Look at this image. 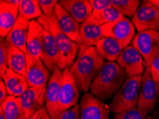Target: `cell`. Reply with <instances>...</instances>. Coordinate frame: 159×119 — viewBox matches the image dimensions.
I'll list each match as a JSON object with an SVG mask.
<instances>
[{"mask_svg": "<svg viewBox=\"0 0 159 119\" xmlns=\"http://www.w3.org/2000/svg\"><path fill=\"white\" fill-rule=\"evenodd\" d=\"M103 58L91 47L78 54L77 59L69 68L79 89L87 93L103 66Z\"/></svg>", "mask_w": 159, "mask_h": 119, "instance_id": "cell-1", "label": "cell"}, {"mask_svg": "<svg viewBox=\"0 0 159 119\" xmlns=\"http://www.w3.org/2000/svg\"><path fill=\"white\" fill-rule=\"evenodd\" d=\"M127 75L117 63L104 62L90 87L91 94L102 101L113 98L127 79Z\"/></svg>", "mask_w": 159, "mask_h": 119, "instance_id": "cell-2", "label": "cell"}, {"mask_svg": "<svg viewBox=\"0 0 159 119\" xmlns=\"http://www.w3.org/2000/svg\"><path fill=\"white\" fill-rule=\"evenodd\" d=\"M38 21L54 39L59 52V69L64 71L67 68H70L74 63L79 51L76 42L71 39L61 31L54 14L51 17L42 15L38 19Z\"/></svg>", "mask_w": 159, "mask_h": 119, "instance_id": "cell-3", "label": "cell"}, {"mask_svg": "<svg viewBox=\"0 0 159 119\" xmlns=\"http://www.w3.org/2000/svg\"><path fill=\"white\" fill-rule=\"evenodd\" d=\"M142 79L143 75L127 78L109 104L110 110L113 113H119L137 107Z\"/></svg>", "mask_w": 159, "mask_h": 119, "instance_id": "cell-4", "label": "cell"}, {"mask_svg": "<svg viewBox=\"0 0 159 119\" xmlns=\"http://www.w3.org/2000/svg\"><path fill=\"white\" fill-rule=\"evenodd\" d=\"M132 45L143 58L147 67L159 54V31L148 30L138 32L132 40Z\"/></svg>", "mask_w": 159, "mask_h": 119, "instance_id": "cell-5", "label": "cell"}, {"mask_svg": "<svg viewBox=\"0 0 159 119\" xmlns=\"http://www.w3.org/2000/svg\"><path fill=\"white\" fill-rule=\"evenodd\" d=\"M79 90L70 69L67 68L63 71V78L55 119H60L62 113L76 105L79 98Z\"/></svg>", "mask_w": 159, "mask_h": 119, "instance_id": "cell-6", "label": "cell"}, {"mask_svg": "<svg viewBox=\"0 0 159 119\" xmlns=\"http://www.w3.org/2000/svg\"><path fill=\"white\" fill-rule=\"evenodd\" d=\"M158 98L159 84L153 79L151 68L147 67L143 74L137 108L148 116L155 108Z\"/></svg>", "mask_w": 159, "mask_h": 119, "instance_id": "cell-7", "label": "cell"}, {"mask_svg": "<svg viewBox=\"0 0 159 119\" xmlns=\"http://www.w3.org/2000/svg\"><path fill=\"white\" fill-rule=\"evenodd\" d=\"M51 76V72L42 61L26 54L25 77L28 83V87L47 92L48 82Z\"/></svg>", "mask_w": 159, "mask_h": 119, "instance_id": "cell-8", "label": "cell"}, {"mask_svg": "<svg viewBox=\"0 0 159 119\" xmlns=\"http://www.w3.org/2000/svg\"><path fill=\"white\" fill-rule=\"evenodd\" d=\"M101 27L103 36L116 40L124 48L129 46L135 36L133 22L124 16L119 20L106 24Z\"/></svg>", "mask_w": 159, "mask_h": 119, "instance_id": "cell-9", "label": "cell"}, {"mask_svg": "<svg viewBox=\"0 0 159 119\" xmlns=\"http://www.w3.org/2000/svg\"><path fill=\"white\" fill-rule=\"evenodd\" d=\"M132 22L138 32L148 30L159 31V9L149 0L144 1L132 17Z\"/></svg>", "mask_w": 159, "mask_h": 119, "instance_id": "cell-10", "label": "cell"}, {"mask_svg": "<svg viewBox=\"0 0 159 119\" xmlns=\"http://www.w3.org/2000/svg\"><path fill=\"white\" fill-rule=\"evenodd\" d=\"M116 62L128 77L143 75L146 69L143 58L133 45L124 48Z\"/></svg>", "mask_w": 159, "mask_h": 119, "instance_id": "cell-11", "label": "cell"}, {"mask_svg": "<svg viewBox=\"0 0 159 119\" xmlns=\"http://www.w3.org/2000/svg\"><path fill=\"white\" fill-rule=\"evenodd\" d=\"M109 106L91 93H86L80 103V119H107Z\"/></svg>", "mask_w": 159, "mask_h": 119, "instance_id": "cell-12", "label": "cell"}, {"mask_svg": "<svg viewBox=\"0 0 159 119\" xmlns=\"http://www.w3.org/2000/svg\"><path fill=\"white\" fill-rule=\"evenodd\" d=\"M62 78H63V71H61L58 67L52 72L49 81L48 82L47 92H46L45 106L51 119H55V116H56Z\"/></svg>", "mask_w": 159, "mask_h": 119, "instance_id": "cell-13", "label": "cell"}, {"mask_svg": "<svg viewBox=\"0 0 159 119\" xmlns=\"http://www.w3.org/2000/svg\"><path fill=\"white\" fill-rule=\"evenodd\" d=\"M18 98L26 118L32 116L45 106L46 92L32 87H28L22 95Z\"/></svg>", "mask_w": 159, "mask_h": 119, "instance_id": "cell-14", "label": "cell"}, {"mask_svg": "<svg viewBox=\"0 0 159 119\" xmlns=\"http://www.w3.org/2000/svg\"><path fill=\"white\" fill-rule=\"evenodd\" d=\"M44 27L38 20L30 21L26 43L27 54L41 61L44 42Z\"/></svg>", "mask_w": 159, "mask_h": 119, "instance_id": "cell-15", "label": "cell"}, {"mask_svg": "<svg viewBox=\"0 0 159 119\" xmlns=\"http://www.w3.org/2000/svg\"><path fill=\"white\" fill-rule=\"evenodd\" d=\"M103 37L100 26L93 25L84 21L81 24L80 31L76 43L78 44V52H82L89 47H93Z\"/></svg>", "mask_w": 159, "mask_h": 119, "instance_id": "cell-16", "label": "cell"}, {"mask_svg": "<svg viewBox=\"0 0 159 119\" xmlns=\"http://www.w3.org/2000/svg\"><path fill=\"white\" fill-rule=\"evenodd\" d=\"M30 21L19 16L16 24L6 38L10 44L19 48L26 55L27 54L26 43L30 30Z\"/></svg>", "mask_w": 159, "mask_h": 119, "instance_id": "cell-17", "label": "cell"}, {"mask_svg": "<svg viewBox=\"0 0 159 119\" xmlns=\"http://www.w3.org/2000/svg\"><path fill=\"white\" fill-rule=\"evenodd\" d=\"M54 15L61 31L74 42H76L79 34L81 24L58 3L54 9Z\"/></svg>", "mask_w": 159, "mask_h": 119, "instance_id": "cell-18", "label": "cell"}, {"mask_svg": "<svg viewBox=\"0 0 159 119\" xmlns=\"http://www.w3.org/2000/svg\"><path fill=\"white\" fill-rule=\"evenodd\" d=\"M42 62L52 73L59 67V52L56 42L53 36L45 30L44 31Z\"/></svg>", "mask_w": 159, "mask_h": 119, "instance_id": "cell-19", "label": "cell"}, {"mask_svg": "<svg viewBox=\"0 0 159 119\" xmlns=\"http://www.w3.org/2000/svg\"><path fill=\"white\" fill-rule=\"evenodd\" d=\"M19 16V9L5 0L0 1V36L6 39Z\"/></svg>", "mask_w": 159, "mask_h": 119, "instance_id": "cell-20", "label": "cell"}, {"mask_svg": "<svg viewBox=\"0 0 159 119\" xmlns=\"http://www.w3.org/2000/svg\"><path fill=\"white\" fill-rule=\"evenodd\" d=\"M59 4L79 24L84 22L93 11L88 0H61Z\"/></svg>", "mask_w": 159, "mask_h": 119, "instance_id": "cell-21", "label": "cell"}, {"mask_svg": "<svg viewBox=\"0 0 159 119\" xmlns=\"http://www.w3.org/2000/svg\"><path fill=\"white\" fill-rule=\"evenodd\" d=\"M5 84L8 96L19 97L28 88V83L25 76L9 69L2 78Z\"/></svg>", "mask_w": 159, "mask_h": 119, "instance_id": "cell-22", "label": "cell"}, {"mask_svg": "<svg viewBox=\"0 0 159 119\" xmlns=\"http://www.w3.org/2000/svg\"><path fill=\"white\" fill-rule=\"evenodd\" d=\"M95 48L99 55L103 58V59H107L108 62H112L117 60L124 48L116 40L105 36H103L97 43Z\"/></svg>", "mask_w": 159, "mask_h": 119, "instance_id": "cell-23", "label": "cell"}, {"mask_svg": "<svg viewBox=\"0 0 159 119\" xmlns=\"http://www.w3.org/2000/svg\"><path fill=\"white\" fill-rule=\"evenodd\" d=\"M7 52H8L9 69L25 76L26 55L22 51L10 44L9 42L7 46Z\"/></svg>", "mask_w": 159, "mask_h": 119, "instance_id": "cell-24", "label": "cell"}, {"mask_svg": "<svg viewBox=\"0 0 159 119\" xmlns=\"http://www.w3.org/2000/svg\"><path fill=\"white\" fill-rule=\"evenodd\" d=\"M123 16H124L120 12L111 7L102 11L93 10L92 13L85 21L93 25L102 26L106 24L119 20Z\"/></svg>", "mask_w": 159, "mask_h": 119, "instance_id": "cell-25", "label": "cell"}, {"mask_svg": "<svg viewBox=\"0 0 159 119\" xmlns=\"http://www.w3.org/2000/svg\"><path fill=\"white\" fill-rule=\"evenodd\" d=\"M0 110L6 119H26L18 97L7 96L1 104Z\"/></svg>", "mask_w": 159, "mask_h": 119, "instance_id": "cell-26", "label": "cell"}, {"mask_svg": "<svg viewBox=\"0 0 159 119\" xmlns=\"http://www.w3.org/2000/svg\"><path fill=\"white\" fill-rule=\"evenodd\" d=\"M43 15L42 11L37 0H21L19 8V16L30 21L39 18Z\"/></svg>", "mask_w": 159, "mask_h": 119, "instance_id": "cell-27", "label": "cell"}, {"mask_svg": "<svg viewBox=\"0 0 159 119\" xmlns=\"http://www.w3.org/2000/svg\"><path fill=\"white\" fill-rule=\"evenodd\" d=\"M112 7L120 12L123 16L133 17L140 7L138 0H112Z\"/></svg>", "mask_w": 159, "mask_h": 119, "instance_id": "cell-28", "label": "cell"}, {"mask_svg": "<svg viewBox=\"0 0 159 119\" xmlns=\"http://www.w3.org/2000/svg\"><path fill=\"white\" fill-rule=\"evenodd\" d=\"M7 46H8V42L6 39L1 38V40H0V76H1V79L9 69Z\"/></svg>", "mask_w": 159, "mask_h": 119, "instance_id": "cell-29", "label": "cell"}, {"mask_svg": "<svg viewBox=\"0 0 159 119\" xmlns=\"http://www.w3.org/2000/svg\"><path fill=\"white\" fill-rule=\"evenodd\" d=\"M147 115L136 107L116 113L114 119H145Z\"/></svg>", "mask_w": 159, "mask_h": 119, "instance_id": "cell-30", "label": "cell"}, {"mask_svg": "<svg viewBox=\"0 0 159 119\" xmlns=\"http://www.w3.org/2000/svg\"><path fill=\"white\" fill-rule=\"evenodd\" d=\"M39 5L43 15L51 17L54 14L55 7L59 3L57 0H39Z\"/></svg>", "mask_w": 159, "mask_h": 119, "instance_id": "cell-31", "label": "cell"}, {"mask_svg": "<svg viewBox=\"0 0 159 119\" xmlns=\"http://www.w3.org/2000/svg\"><path fill=\"white\" fill-rule=\"evenodd\" d=\"M60 119H80V104L77 103L62 113Z\"/></svg>", "mask_w": 159, "mask_h": 119, "instance_id": "cell-32", "label": "cell"}, {"mask_svg": "<svg viewBox=\"0 0 159 119\" xmlns=\"http://www.w3.org/2000/svg\"><path fill=\"white\" fill-rule=\"evenodd\" d=\"M92 7L93 10L102 11L112 7L111 1L110 0H89Z\"/></svg>", "mask_w": 159, "mask_h": 119, "instance_id": "cell-33", "label": "cell"}, {"mask_svg": "<svg viewBox=\"0 0 159 119\" xmlns=\"http://www.w3.org/2000/svg\"><path fill=\"white\" fill-rule=\"evenodd\" d=\"M150 68L153 79L159 84V54L153 61Z\"/></svg>", "mask_w": 159, "mask_h": 119, "instance_id": "cell-34", "label": "cell"}, {"mask_svg": "<svg viewBox=\"0 0 159 119\" xmlns=\"http://www.w3.org/2000/svg\"><path fill=\"white\" fill-rule=\"evenodd\" d=\"M26 119H51L48 113V111L46 108V106L43 107L42 109L37 111V113L34 114L32 116Z\"/></svg>", "mask_w": 159, "mask_h": 119, "instance_id": "cell-35", "label": "cell"}, {"mask_svg": "<svg viewBox=\"0 0 159 119\" xmlns=\"http://www.w3.org/2000/svg\"><path fill=\"white\" fill-rule=\"evenodd\" d=\"M7 96H8V94H7L6 86L3 80L1 79L0 80V103L1 104L3 103Z\"/></svg>", "mask_w": 159, "mask_h": 119, "instance_id": "cell-36", "label": "cell"}, {"mask_svg": "<svg viewBox=\"0 0 159 119\" xmlns=\"http://www.w3.org/2000/svg\"><path fill=\"white\" fill-rule=\"evenodd\" d=\"M9 3H10L11 4H12L14 7H16V8H19V5H20V2L21 1L19 0H7Z\"/></svg>", "mask_w": 159, "mask_h": 119, "instance_id": "cell-37", "label": "cell"}, {"mask_svg": "<svg viewBox=\"0 0 159 119\" xmlns=\"http://www.w3.org/2000/svg\"><path fill=\"white\" fill-rule=\"evenodd\" d=\"M150 2L159 9V0H150Z\"/></svg>", "mask_w": 159, "mask_h": 119, "instance_id": "cell-38", "label": "cell"}, {"mask_svg": "<svg viewBox=\"0 0 159 119\" xmlns=\"http://www.w3.org/2000/svg\"><path fill=\"white\" fill-rule=\"evenodd\" d=\"M0 119H6L5 117H4L3 112L1 110H0Z\"/></svg>", "mask_w": 159, "mask_h": 119, "instance_id": "cell-39", "label": "cell"}, {"mask_svg": "<svg viewBox=\"0 0 159 119\" xmlns=\"http://www.w3.org/2000/svg\"><path fill=\"white\" fill-rule=\"evenodd\" d=\"M145 119H153L151 117V116H147V117Z\"/></svg>", "mask_w": 159, "mask_h": 119, "instance_id": "cell-40", "label": "cell"}, {"mask_svg": "<svg viewBox=\"0 0 159 119\" xmlns=\"http://www.w3.org/2000/svg\"><path fill=\"white\" fill-rule=\"evenodd\" d=\"M107 119H110V118H107Z\"/></svg>", "mask_w": 159, "mask_h": 119, "instance_id": "cell-41", "label": "cell"}]
</instances>
